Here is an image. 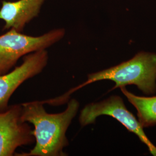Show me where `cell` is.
Masks as SVG:
<instances>
[{
	"mask_svg": "<svg viewBox=\"0 0 156 156\" xmlns=\"http://www.w3.org/2000/svg\"><path fill=\"white\" fill-rule=\"evenodd\" d=\"M21 120L34 126L35 145L28 153L20 156H65L64 149L69 144L67 129L78 113L79 102L75 98L69 101L67 107L58 113L46 111L43 101L21 104Z\"/></svg>",
	"mask_w": 156,
	"mask_h": 156,
	"instance_id": "obj_1",
	"label": "cell"
},
{
	"mask_svg": "<svg viewBox=\"0 0 156 156\" xmlns=\"http://www.w3.org/2000/svg\"><path fill=\"white\" fill-rule=\"evenodd\" d=\"M103 80L115 82V86L112 90L127 85H135L145 94H154L156 91V54L140 51L128 61L90 73L85 82L57 97V101L64 104L75 91L88 84Z\"/></svg>",
	"mask_w": 156,
	"mask_h": 156,
	"instance_id": "obj_2",
	"label": "cell"
},
{
	"mask_svg": "<svg viewBox=\"0 0 156 156\" xmlns=\"http://www.w3.org/2000/svg\"><path fill=\"white\" fill-rule=\"evenodd\" d=\"M65 35L64 28L52 29L39 36L28 35L9 29L0 35V75L9 73L22 57L47 49L60 41Z\"/></svg>",
	"mask_w": 156,
	"mask_h": 156,
	"instance_id": "obj_3",
	"label": "cell"
},
{
	"mask_svg": "<svg viewBox=\"0 0 156 156\" xmlns=\"http://www.w3.org/2000/svg\"><path fill=\"white\" fill-rule=\"evenodd\" d=\"M102 115L112 117L121 123L129 131L135 134L148 148L151 154L156 156V146L153 145L144 131L138 120L128 111L123 99L117 95H112L107 99L90 103L80 112L79 122L82 127L94 123Z\"/></svg>",
	"mask_w": 156,
	"mask_h": 156,
	"instance_id": "obj_4",
	"label": "cell"
},
{
	"mask_svg": "<svg viewBox=\"0 0 156 156\" xmlns=\"http://www.w3.org/2000/svg\"><path fill=\"white\" fill-rule=\"evenodd\" d=\"M21 104L8 106L0 112V156H12L19 147L32 145L33 129L21 120Z\"/></svg>",
	"mask_w": 156,
	"mask_h": 156,
	"instance_id": "obj_5",
	"label": "cell"
},
{
	"mask_svg": "<svg viewBox=\"0 0 156 156\" xmlns=\"http://www.w3.org/2000/svg\"><path fill=\"white\" fill-rule=\"evenodd\" d=\"M49 55L41 50L24 56L23 62L9 73L0 75V112L8 108V102L13 93L24 82L41 73L46 67Z\"/></svg>",
	"mask_w": 156,
	"mask_h": 156,
	"instance_id": "obj_6",
	"label": "cell"
},
{
	"mask_svg": "<svg viewBox=\"0 0 156 156\" xmlns=\"http://www.w3.org/2000/svg\"><path fill=\"white\" fill-rule=\"evenodd\" d=\"M46 0H3L0 8V20L5 22L3 30L15 29L22 32L27 24L39 15Z\"/></svg>",
	"mask_w": 156,
	"mask_h": 156,
	"instance_id": "obj_7",
	"label": "cell"
},
{
	"mask_svg": "<svg viewBox=\"0 0 156 156\" xmlns=\"http://www.w3.org/2000/svg\"><path fill=\"white\" fill-rule=\"evenodd\" d=\"M128 101L136 108L138 122L142 128L156 125V96L140 97L131 93L125 87L120 88Z\"/></svg>",
	"mask_w": 156,
	"mask_h": 156,
	"instance_id": "obj_8",
	"label": "cell"
}]
</instances>
